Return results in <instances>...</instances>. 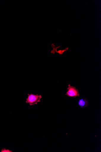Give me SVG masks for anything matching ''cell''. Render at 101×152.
<instances>
[{
	"mask_svg": "<svg viewBox=\"0 0 101 152\" xmlns=\"http://www.w3.org/2000/svg\"><path fill=\"white\" fill-rule=\"evenodd\" d=\"M41 97V95L28 94V98L26 99V102L29 104L30 105L37 104L38 102H40V100Z\"/></svg>",
	"mask_w": 101,
	"mask_h": 152,
	"instance_id": "1",
	"label": "cell"
},
{
	"mask_svg": "<svg viewBox=\"0 0 101 152\" xmlns=\"http://www.w3.org/2000/svg\"><path fill=\"white\" fill-rule=\"evenodd\" d=\"M68 91L65 95L71 97H76L79 96V92L76 88L73 86L69 85Z\"/></svg>",
	"mask_w": 101,
	"mask_h": 152,
	"instance_id": "2",
	"label": "cell"
},
{
	"mask_svg": "<svg viewBox=\"0 0 101 152\" xmlns=\"http://www.w3.org/2000/svg\"><path fill=\"white\" fill-rule=\"evenodd\" d=\"M78 104L81 107L83 108L88 105V102L85 99H82L79 100Z\"/></svg>",
	"mask_w": 101,
	"mask_h": 152,
	"instance_id": "3",
	"label": "cell"
},
{
	"mask_svg": "<svg viewBox=\"0 0 101 152\" xmlns=\"http://www.w3.org/2000/svg\"><path fill=\"white\" fill-rule=\"evenodd\" d=\"M60 46H59V47H57V48H56V52L57 53H59L60 55H61L65 51H67V50H68V48H66L65 49V50H59V51H56V49H57V48H59Z\"/></svg>",
	"mask_w": 101,
	"mask_h": 152,
	"instance_id": "4",
	"label": "cell"
},
{
	"mask_svg": "<svg viewBox=\"0 0 101 152\" xmlns=\"http://www.w3.org/2000/svg\"><path fill=\"white\" fill-rule=\"evenodd\" d=\"M1 152H12V151H10L9 150H8V149H2V151H1Z\"/></svg>",
	"mask_w": 101,
	"mask_h": 152,
	"instance_id": "5",
	"label": "cell"
}]
</instances>
